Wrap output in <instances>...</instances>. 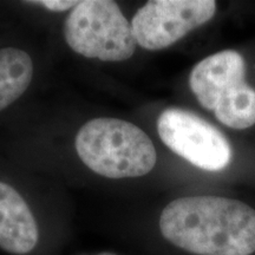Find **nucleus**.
<instances>
[{
    "label": "nucleus",
    "instance_id": "nucleus-1",
    "mask_svg": "<svg viewBox=\"0 0 255 255\" xmlns=\"http://www.w3.org/2000/svg\"><path fill=\"white\" fill-rule=\"evenodd\" d=\"M158 229L168 244L191 255L255 253V210L222 196H184L162 210Z\"/></svg>",
    "mask_w": 255,
    "mask_h": 255
},
{
    "label": "nucleus",
    "instance_id": "nucleus-2",
    "mask_svg": "<svg viewBox=\"0 0 255 255\" xmlns=\"http://www.w3.org/2000/svg\"><path fill=\"white\" fill-rule=\"evenodd\" d=\"M76 150L83 163L109 178L138 177L154 169L157 154L141 128L119 119H95L76 136Z\"/></svg>",
    "mask_w": 255,
    "mask_h": 255
},
{
    "label": "nucleus",
    "instance_id": "nucleus-3",
    "mask_svg": "<svg viewBox=\"0 0 255 255\" xmlns=\"http://www.w3.org/2000/svg\"><path fill=\"white\" fill-rule=\"evenodd\" d=\"M189 87L223 126L238 130L254 126L255 90L246 83V62L237 51H220L197 63Z\"/></svg>",
    "mask_w": 255,
    "mask_h": 255
},
{
    "label": "nucleus",
    "instance_id": "nucleus-4",
    "mask_svg": "<svg viewBox=\"0 0 255 255\" xmlns=\"http://www.w3.org/2000/svg\"><path fill=\"white\" fill-rule=\"evenodd\" d=\"M64 37L76 53L103 62L129 59L137 45L131 24L111 0L79 1L66 18Z\"/></svg>",
    "mask_w": 255,
    "mask_h": 255
},
{
    "label": "nucleus",
    "instance_id": "nucleus-5",
    "mask_svg": "<svg viewBox=\"0 0 255 255\" xmlns=\"http://www.w3.org/2000/svg\"><path fill=\"white\" fill-rule=\"evenodd\" d=\"M157 132L170 150L203 170H222L231 162L228 139L191 111L180 108L165 109L157 119Z\"/></svg>",
    "mask_w": 255,
    "mask_h": 255
},
{
    "label": "nucleus",
    "instance_id": "nucleus-6",
    "mask_svg": "<svg viewBox=\"0 0 255 255\" xmlns=\"http://www.w3.org/2000/svg\"><path fill=\"white\" fill-rule=\"evenodd\" d=\"M215 12L214 0H152L133 15V38L145 50L165 49L209 21Z\"/></svg>",
    "mask_w": 255,
    "mask_h": 255
},
{
    "label": "nucleus",
    "instance_id": "nucleus-7",
    "mask_svg": "<svg viewBox=\"0 0 255 255\" xmlns=\"http://www.w3.org/2000/svg\"><path fill=\"white\" fill-rule=\"evenodd\" d=\"M43 231L33 209L13 186L0 180V250L9 255H36Z\"/></svg>",
    "mask_w": 255,
    "mask_h": 255
},
{
    "label": "nucleus",
    "instance_id": "nucleus-8",
    "mask_svg": "<svg viewBox=\"0 0 255 255\" xmlns=\"http://www.w3.org/2000/svg\"><path fill=\"white\" fill-rule=\"evenodd\" d=\"M33 78V62L25 51L0 47V113L18 101Z\"/></svg>",
    "mask_w": 255,
    "mask_h": 255
},
{
    "label": "nucleus",
    "instance_id": "nucleus-9",
    "mask_svg": "<svg viewBox=\"0 0 255 255\" xmlns=\"http://www.w3.org/2000/svg\"><path fill=\"white\" fill-rule=\"evenodd\" d=\"M31 4H39L44 7L51 9V11L62 12L69 8H73L79 1H72V0H41V1H30Z\"/></svg>",
    "mask_w": 255,
    "mask_h": 255
},
{
    "label": "nucleus",
    "instance_id": "nucleus-10",
    "mask_svg": "<svg viewBox=\"0 0 255 255\" xmlns=\"http://www.w3.org/2000/svg\"><path fill=\"white\" fill-rule=\"evenodd\" d=\"M95 255H119V254L114 253V252H101V253L95 254Z\"/></svg>",
    "mask_w": 255,
    "mask_h": 255
}]
</instances>
